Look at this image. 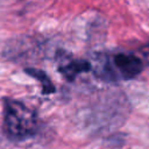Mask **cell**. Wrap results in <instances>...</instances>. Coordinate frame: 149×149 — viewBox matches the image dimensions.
Returning <instances> with one entry per match:
<instances>
[{
	"label": "cell",
	"instance_id": "cell-1",
	"mask_svg": "<svg viewBox=\"0 0 149 149\" xmlns=\"http://www.w3.org/2000/svg\"><path fill=\"white\" fill-rule=\"evenodd\" d=\"M37 115L23 102L3 99V133L12 141H23L37 132Z\"/></svg>",
	"mask_w": 149,
	"mask_h": 149
},
{
	"label": "cell",
	"instance_id": "cell-2",
	"mask_svg": "<svg viewBox=\"0 0 149 149\" xmlns=\"http://www.w3.org/2000/svg\"><path fill=\"white\" fill-rule=\"evenodd\" d=\"M109 64L113 65L115 70L116 78L121 77L122 79H132L137 77L142 69L143 64L141 58L130 52H118L111 58H107Z\"/></svg>",
	"mask_w": 149,
	"mask_h": 149
},
{
	"label": "cell",
	"instance_id": "cell-3",
	"mask_svg": "<svg viewBox=\"0 0 149 149\" xmlns=\"http://www.w3.org/2000/svg\"><path fill=\"white\" fill-rule=\"evenodd\" d=\"M91 68H92L91 63L87 61L68 59L65 57L58 59V71L69 81L74 80V78L83 72H88L91 70Z\"/></svg>",
	"mask_w": 149,
	"mask_h": 149
},
{
	"label": "cell",
	"instance_id": "cell-4",
	"mask_svg": "<svg viewBox=\"0 0 149 149\" xmlns=\"http://www.w3.org/2000/svg\"><path fill=\"white\" fill-rule=\"evenodd\" d=\"M26 73L36 78L41 85H42V92L44 94H50V93H54L55 92V86L52 84V81L50 80V78L48 77V74L42 71V70H37V69H33V68H27L26 70Z\"/></svg>",
	"mask_w": 149,
	"mask_h": 149
}]
</instances>
